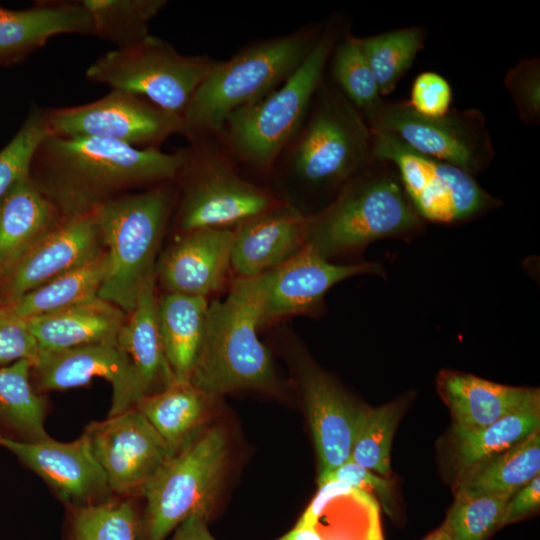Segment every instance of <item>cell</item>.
Here are the masks:
<instances>
[{
    "label": "cell",
    "mask_w": 540,
    "mask_h": 540,
    "mask_svg": "<svg viewBox=\"0 0 540 540\" xmlns=\"http://www.w3.org/2000/svg\"><path fill=\"white\" fill-rule=\"evenodd\" d=\"M185 149L165 153L94 137L47 134L34 154L30 177L61 217L92 213L131 188L177 179Z\"/></svg>",
    "instance_id": "1"
},
{
    "label": "cell",
    "mask_w": 540,
    "mask_h": 540,
    "mask_svg": "<svg viewBox=\"0 0 540 540\" xmlns=\"http://www.w3.org/2000/svg\"><path fill=\"white\" fill-rule=\"evenodd\" d=\"M393 164L375 160L322 209L307 214V240L333 258L363 251L385 239L409 242L424 232Z\"/></svg>",
    "instance_id": "2"
},
{
    "label": "cell",
    "mask_w": 540,
    "mask_h": 540,
    "mask_svg": "<svg viewBox=\"0 0 540 540\" xmlns=\"http://www.w3.org/2000/svg\"><path fill=\"white\" fill-rule=\"evenodd\" d=\"M267 292L265 273L238 277L227 297L208 304L204 336L190 383L205 396L241 389L271 390L276 377L260 341Z\"/></svg>",
    "instance_id": "3"
},
{
    "label": "cell",
    "mask_w": 540,
    "mask_h": 540,
    "mask_svg": "<svg viewBox=\"0 0 540 540\" xmlns=\"http://www.w3.org/2000/svg\"><path fill=\"white\" fill-rule=\"evenodd\" d=\"M374 134L362 114L323 80L308 114L275 166L327 204L373 161ZM274 166V167H275Z\"/></svg>",
    "instance_id": "4"
},
{
    "label": "cell",
    "mask_w": 540,
    "mask_h": 540,
    "mask_svg": "<svg viewBox=\"0 0 540 540\" xmlns=\"http://www.w3.org/2000/svg\"><path fill=\"white\" fill-rule=\"evenodd\" d=\"M343 27L339 15L324 21L318 40L296 71L273 92L228 117L217 135L233 161L262 174L274 169L308 114Z\"/></svg>",
    "instance_id": "5"
},
{
    "label": "cell",
    "mask_w": 540,
    "mask_h": 540,
    "mask_svg": "<svg viewBox=\"0 0 540 540\" xmlns=\"http://www.w3.org/2000/svg\"><path fill=\"white\" fill-rule=\"evenodd\" d=\"M323 24L261 40L220 61L188 104L182 134L189 139L217 134L230 115L277 89L305 60Z\"/></svg>",
    "instance_id": "6"
},
{
    "label": "cell",
    "mask_w": 540,
    "mask_h": 540,
    "mask_svg": "<svg viewBox=\"0 0 540 540\" xmlns=\"http://www.w3.org/2000/svg\"><path fill=\"white\" fill-rule=\"evenodd\" d=\"M168 183L124 194L92 212L109 263L98 297L127 315L142 282L154 271V256L171 205Z\"/></svg>",
    "instance_id": "7"
},
{
    "label": "cell",
    "mask_w": 540,
    "mask_h": 540,
    "mask_svg": "<svg viewBox=\"0 0 540 540\" xmlns=\"http://www.w3.org/2000/svg\"><path fill=\"white\" fill-rule=\"evenodd\" d=\"M224 431L198 433L145 483L141 540H165L192 514L209 517L227 461Z\"/></svg>",
    "instance_id": "8"
},
{
    "label": "cell",
    "mask_w": 540,
    "mask_h": 540,
    "mask_svg": "<svg viewBox=\"0 0 540 540\" xmlns=\"http://www.w3.org/2000/svg\"><path fill=\"white\" fill-rule=\"evenodd\" d=\"M219 63L206 55H183L167 41L149 34L100 56L85 75L93 83L142 96L182 117L197 89Z\"/></svg>",
    "instance_id": "9"
},
{
    "label": "cell",
    "mask_w": 540,
    "mask_h": 540,
    "mask_svg": "<svg viewBox=\"0 0 540 540\" xmlns=\"http://www.w3.org/2000/svg\"><path fill=\"white\" fill-rule=\"evenodd\" d=\"M190 141L177 176L184 181L178 213L182 232L237 226L281 201L242 178L222 148L204 137Z\"/></svg>",
    "instance_id": "10"
},
{
    "label": "cell",
    "mask_w": 540,
    "mask_h": 540,
    "mask_svg": "<svg viewBox=\"0 0 540 540\" xmlns=\"http://www.w3.org/2000/svg\"><path fill=\"white\" fill-rule=\"evenodd\" d=\"M373 134L375 158L394 165L410 203L425 223H465L502 205L465 170L420 154L390 135Z\"/></svg>",
    "instance_id": "11"
},
{
    "label": "cell",
    "mask_w": 540,
    "mask_h": 540,
    "mask_svg": "<svg viewBox=\"0 0 540 540\" xmlns=\"http://www.w3.org/2000/svg\"><path fill=\"white\" fill-rule=\"evenodd\" d=\"M365 120L374 133L390 135L420 154L473 176L486 171L495 158L486 117L478 109L424 116L407 101L383 100Z\"/></svg>",
    "instance_id": "12"
},
{
    "label": "cell",
    "mask_w": 540,
    "mask_h": 540,
    "mask_svg": "<svg viewBox=\"0 0 540 540\" xmlns=\"http://www.w3.org/2000/svg\"><path fill=\"white\" fill-rule=\"evenodd\" d=\"M44 116L49 135L101 138L139 149H158L170 136L183 133L182 117L116 89L83 105L44 110Z\"/></svg>",
    "instance_id": "13"
},
{
    "label": "cell",
    "mask_w": 540,
    "mask_h": 540,
    "mask_svg": "<svg viewBox=\"0 0 540 540\" xmlns=\"http://www.w3.org/2000/svg\"><path fill=\"white\" fill-rule=\"evenodd\" d=\"M83 435L113 495L139 494L171 457L162 437L135 407L105 420L90 422Z\"/></svg>",
    "instance_id": "14"
},
{
    "label": "cell",
    "mask_w": 540,
    "mask_h": 540,
    "mask_svg": "<svg viewBox=\"0 0 540 540\" xmlns=\"http://www.w3.org/2000/svg\"><path fill=\"white\" fill-rule=\"evenodd\" d=\"M0 446L37 474L65 508L94 505L113 496L83 434L71 442H59L50 436L37 442L2 436Z\"/></svg>",
    "instance_id": "15"
},
{
    "label": "cell",
    "mask_w": 540,
    "mask_h": 540,
    "mask_svg": "<svg viewBox=\"0 0 540 540\" xmlns=\"http://www.w3.org/2000/svg\"><path fill=\"white\" fill-rule=\"evenodd\" d=\"M362 274L385 276L376 262L334 263L306 244L265 273L267 292L261 326L285 317L318 312L325 294L337 283Z\"/></svg>",
    "instance_id": "16"
},
{
    "label": "cell",
    "mask_w": 540,
    "mask_h": 540,
    "mask_svg": "<svg viewBox=\"0 0 540 540\" xmlns=\"http://www.w3.org/2000/svg\"><path fill=\"white\" fill-rule=\"evenodd\" d=\"M157 307L152 271L142 282L136 304L118 335L117 344L127 361V377L121 392L112 398L108 416L135 407L175 381L164 352Z\"/></svg>",
    "instance_id": "17"
},
{
    "label": "cell",
    "mask_w": 540,
    "mask_h": 540,
    "mask_svg": "<svg viewBox=\"0 0 540 540\" xmlns=\"http://www.w3.org/2000/svg\"><path fill=\"white\" fill-rule=\"evenodd\" d=\"M299 383L319 465L318 486L350 460L364 406L357 405L323 370L309 362L299 371Z\"/></svg>",
    "instance_id": "18"
},
{
    "label": "cell",
    "mask_w": 540,
    "mask_h": 540,
    "mask_svg": "<svg viewBox=\"0 0 540 540\" xmlns=\"http://www.w3.org/2000/svg\"><path fill=\"white\" fill-rule=\"evenodd\" d=\"M103 250L92 213L62 219L4 274L0 303L12 301L85 264Z\"/></svg>",
    "instance_id": "19"
},
{
    "label": "cell",
    "mask_w": 540,
    "mask_h": 540,
    "mask_svg": "<svg viewBox=\"0 0 540 540\" xmlns=\"http://www.w3.org/2000/svg\"><path fill=\"white\" fill-rule=\"evenodd\" d=\"M307 240V214L289 201L237 225L231 248V267L239 277H255L296 254Z\"/></svg>",
    "instance_id": "20"
},
{
    "label": "cell",
    "mask_w": 540,
    "mask_h": 540,
    "mask_svg": "<svg viewBox=\"0 0 540 540\" xmlns=\"http://www.w3.org/2000/svg\"><path fill=\"white\" fill-rule=\"evenodd\" d=\"M234 230L202 228L183 232L159 265L169 293L205 297L218 290L231 266Z\"/></svg>",
    "instance_id": "21"
},
{
    "label": "cell",
    "mask_w": 540,
    "mask_h": 540,
    "mask_svg": "<svg viewBox=\"0 0 540 540\" xmlns=\"http://www.w3.org/2000/svg\"><path fill=\"white\" fill-rule=\"evenodd\" d=\"M437 388L452 413L453 427L459 428L483 427L540 404L538 388L503 385L459 371L440 372Z\"/></svg>",
    "instance_id": "22"
},
{
    "label": "cell",
    "mask_w": 540,
    "mask_h": 540,
    "mask_svg": "<svg viewBox=\"0 0 540 540\" xmlns=\"http://www.w3.org/2000/svg\"><path fill=\"white\" fill-rule=\"evenodd\" d=\"M96 377L112 384V398L121 392L127 377V361L118 344L40 351L31 369L32 384L40 394L84 386Z\"/></svg>",
    "instance_id": "23"
},
{
    "label": "cell",
    "mask_w": 540,
    "mask_h": 540,
    "mask_svg": "<svg viewBox=\"0 0 540 540\" xmlns=\"http://www.w3.org/2000/svg\"><path fill=\"white\" fill-rule=\"evenodd\" d=\"M127 314L98 296L27 319L40 351L117 344Z\"/></svg>",
    "instance_id": "24"
},
{
    "label": "cell",
    "mask_w": 540,
    "mask_h": 540,
    "mask_svg": "<svg viewBox=\"0 0 540 540\" xmlns=\"http://www.w3.org/2000/svg\"><path fill=\"white\" fill-rule=\"evenodd\" d=\"M62 217L30 174L0 201V273L9 271Z\"/></svg>",
    "instance_id": "25"
},
{
    "label": "cell",
    "mask_w": 540,
    "mask_h": 540,
    "mask_svg": "<svg viewBox=\"0 0 540 540\" xmlns=\"http://www.w3.org/2000/svg\"><path fill=\"white\" fill-rule=\"evenodd\" d=\"M92 33V18L82 1L43 2L23 10L0 6V60L35 50L56 35Z\"/></svg>",
    "instance_id": "26"
},
{
    "label": "cell",
    "mask_w": 540,
    "mask_h": 540,
    "mask_svg": "<svg viewBox=\"0 0 540 540\" xmlns=\"http://www.w3.org/2000/svg\"><path fill=\"white\" fill-rule=\"evenodd\" d=\"M205 297L168 293L158 301L157 315L165 356L177 382H190L205 329Z\"/></svg>",
    "instance_id": "27"
},
{
    "label": "cell",
    "mask_w": 540,
    "mask_h": 540,
    "mask_svg": "<svg viewBox=\"0 0 540 540\" xmlns=\"http://www.w3.org/2000/svg\"><path fill=\"white\" fill-rule=\"evenodd\" d=\"M108 266V256L104 248L85 264L12 301L0 303V310L17 318L29 319L95 298Z\"/></svg>",
    "instance_id": "28"
},
{
    "label": "cell",
    "mask_w": 540,
    "mask_h": 540,
    "mask_svg": "<svg viewBox=\"0 0 540 540\" xmlns=\"http://www.w3.org/2000/svg\"><path fill=\"white\" fill-rule=\"evenodd\" d=\"M539 471L540 429L506 451L461 472L456 493L512 496Z\"/></svg>",
    "instance_id": "29"
},
{
    "label": "cell",
    "mask_w": 540,
    "mask_h": 540,
    "mask_svg": "<svg viewBox=\"0 0 540 540\" xmlns=\"http://www.w3.org/2000/svg\"><path fill=\"white\" fill-rule=\"evenodd\" d=\"M206 397L190 382H177L140 400L137 408L166 443L173 456L199 432Z\"/></svg>",
    "instance_id": "30"
},
{
    "label": "cell",
    "mask_w": 540,
    "mask_h": 540,
    "mask_svg": "<svg viewBox=\"0 0 540 540\" xmlns=\"http://www.w3.org/2000/svg\"><path fill=\"white\" fill-rule=\"evenodd\" d=\"M33 362L19 360L0 367V427L5 437L37 442L49 437L45 429L47 403L31 381Z\"/></svg>",
    "instance_id": "31"
},
{
    "label": "cell",
    "mask_w": 540,
    "mask_h": 540,
    "mask_svg": "<svg viewBox=\"0 0 540 540\" xmlns=\"http://www.w3.org/2000/svg\"><path fill=\"white\" fill-rule=\"evenodd\" d=\"M539 429L540 404L509 413L483 427H453V449L460 473L506 451Z\"/></svg>",
    "instance_id": "32"
},
{
    "label": "cell",
    "mask_w": 540,
    "mask_h": 540,
    "mask_svg": "<svg viewBox=\"0 0 540 540\" xmlns=\"http://www.w3.org/2000/svg\"><path fill=\"white\" fill-rule=\"evenodd\" d=\"M426 39L427 29L416 25L357 37L382 97L394 91L423 49Z\"/></svg>",
    "instance_id": "33"
},
{
    "label": "cell",
    "mask_w": 540,
    "mask_h": 540,
    "mask_svg": "<svg viewBox=\"0 0 540 540\" xmlns=\"http://www.w3.org/2000/svg\"><path fill=\"white\" fill-rule=\"evenodd\" d=\"M66 540H141V513L130 496L66 508Z\"/></svg>",
    "instance_id": "34"
},
{
    "label": "cell",
    "mask_w": 540,
    "mask_h": 540,
    "mask_svg": "<svg viewBox=\"0 0 540 540\" xmlns=\"http://www.w3.org/2000/svg\"><path fill=\"white\" fill-rule=\"evenodd\" d=\"M93 22L92 35L117 48L149 35V22L166 6L165 0H82Z\"/></svg>",
    "instance_id": "35"
},
{
    "label": "cell",
    "mask_w": 540,
    "mask_h": 540,
    "mask_svg": "<svg viewBox=\"0 0 540 540\" xmlns=\"http://www.w3.org/2000/svg\"><path fill=\"white\" fill-rule=\"evenodd\" d=\"M343 27L329 62L333 84L365 117L384 100L357 37Z\"/></svg>",
    "instance_id": "36"
},
{
    "label": "cell",
    "mask_w": 540,
    "mask_h": 540,
    "mask_svg": "<svg viewBox=\"0 0 540 540\" xmlns=\"http://www.w3.org/2000/svg\"><path fill=\"white\" fill-rule=\"evenodd\" d=\"M401 410L399 402L376 408L364 406L350 460L382 476H389L392 438Z\"/></svg>",
    "instance_id": "37"
},
{
    "label": "cell",
    "mask_w": 540,
    "mask_h": 540,
    "mask_svg": "<svg viewBox=\"0 0 540 540\" xmlns=\"http://www.w3.org/2000/svg\"><path fill=\"white\" fill-rule=\"evenodd\" d=\"M510 495H467L456 493L443 525L450 540H487L500 528Z\"/></svg>",
    "instance_id": "38"
},
{
    "label": "cell",
    "mask_w": 540,
    "mask_h": 540,
    "mask_svg": "<svg viewBox=\"0 0 540 540\" xmlns=\"http://www.w3.org/2000/svg\"><path fill=\"white\" fill-rule=\"evenodd\" d=\"M47 134L44 109H35L0 150V201L15 183L30 174L36 149Z\"/></svg>",
    "instance_id": "39"
},
{
    "label": "cell",
    "mask_w": 540,
    "mask_h": 540,
    "mask_svg": "<svg viewBox=\"0 0 540 540\" xmlns=\"http://www.w3.org/2000/svg\"><path fill=\"white\" fill-rule=\"evenodd\" d=\"M520 120L526 125L540 123V60L524 58L511 67L504 78Z\"/></svg>",
    "instance_id": "40"
},
{
    "label": "cell",
    "mask_w": 540,
    "mask_h": 540,
    "mask_svg": "<svg viewBox=\"0 0 540 540\" xmlns=\"http://www.w3.org/2000/svg\"><path fill=\"white\" fill-rule=\"evenodd\" d=\"M40 354L27 319L0 310V367L27 359L33 363Z\"/></svg>",
    "instance_id": "41"
},
{
    "label": "cell",
    "mask_w": 540,
    "mask_h": 540,
    "mask_svg": "<svg viewBox=\"0 0 540 540\" xmlns=\"http://www.w3.org/2000/svg\"><path fill=\"white\" fill-rule=\"evenodd\" d=\"M407 102L424 116H440L451 109L452 88L442 75L425 71L414 79Z\"/></svg>",
    "instance_id": "42"
},
{
    "label": "cell",
    "mask_w": 540,
    "mask_h": 540,
    "mask_svg": "<svg viewBox=\"0 0 540 540\" xmlns=\"http://www.w3.org/2000/svg\"><path fill=\"white\" fill-rule=\"evenodd\" d=\"M331 480H342L358 491L368 495H377L382 501L385 511L392 514V483L388 479L381 478L349 460L334 470L325 483Z\"/></svg>",
    "instance_id": "43"
},
{
    "label": "cell",
    "mask_w": 540,
    "mask_h": 540,
    "mask_svg": "<svg viewBox=\"0 0 540 540\" xmlns=\"http://www.w3.org/2000/svg\"><path fill=\"white\" fill-rule=\"evenodd\" d=\"M539 505L540 476L537 475L510 497L501 517L500 528L525 518Z\"/></svg>",
    "instance_id": "44"
},
{
    "label": "cell",
    "mask_w": 540,
    "mask_h": 540,
    "mask_svg": "<svg viewBox=\"0 0 540 540\" xmlns=\"http://www.w3.org/2000/svg\"><path fill=\"white\" fill-rule=\"evenodd\" d=\"M354 490L350 484L342 480H331L319 486L316 496L296 525L311 526L330 500Z\"/></svg>",
    "instance_id": "45"
},
{
    "label": "cell",
    "mask_w": 540,
    "mask_h": 540,
    "mask_svg": "<svg viewBox=\"0 0 540 540\" xmlns=\"http://www.w3.org/2000/svg\"><path fill=\"white\" fill-rule=\"evenodd\" d=\"M208 517L192 514L174 530L170 540H216L207 527Z\"/></svg>",
    "instance_id": "46"
},
{
    "label": "cell",
    "mask_w": 540,
    "mask_h": 540,
    "mask_svg": "<svg viewBox=\"0 0 540 540\" xmlns=\"http://www.w3.org/2000/svg\"><path fill=\"white\" fill-rule=\"evenodd\" d=\"M278 540H322L318 532L311 526H295L290 532Z\"/></svg>",
    "instance_id": "47"
},
{
    "label": "cell",
    "mask_w": 540,
    "mask_h": 540,
    "mask_svg": "<svg viewBox=\"0 0 540 540\" xmlns=\"http://www.w3.org/2000/svg\"><path fill=\"white\" fill-rule=\"evenodd\" d=\"M422 540H450V537L445 526L442 524L439 528H437L435 531L430 533Z\"/></svg>",
    "instance_id": "48"
},
{
    "label": "cell",
    "mask_w": 540,
    "mask_h": 540,
    "mask_svg": "<svg viewBox=\"0 0 540 540\" xmlns=\"http://www.w3.org/2000/svg\"><path fill=\"white\" fill-rule=\"evenodd\" d=\"M2 436H3V435H2V433L0 432V439H1Z\"/></svg>",
    "instance_id": "49"
}]
</instances>
